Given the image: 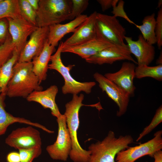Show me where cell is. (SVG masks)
<instances>
[{
    "label": "cell",
    "instance_id": "cell-34",
    "mask_svg": "<svg viewBox=\"0 0 162 162\" xmlns=\"http://www.w3.org/2000/svg\"><path fill=\"white\" fill-rule=\"evenodd\" d=\"M115 0H98L103 11H105L112 7Z\"/></svg>",
    "mask_w": 162,
    "mask_h": 162
},
{
    "label": "cell",
    "instance_id": "cell-38",
    "mask_svg": "<svg viewBox=\"0 0 162 162\" xmlns=\"http://www.w3.org/2000/svg\"><path fill=\"white\" fill-rule=\"evenodd\" d=\"M156 64L158 65L162 64V51L156 61Z\"/></svg>",
    "mask_w": 162,
    "mask_h": 162
},
{
    "label": "cell",
    "instance_id": "cell-29",
    "mask_svg": "<svg viewBox=\"0 0 162 162\" xmlns=\"http://www.w3.org/2000/svg\"><path fill=\"white\" fill-rule=\"evenodd\" d=\"M20 158V162H32L35 158L41 154V146H37L27 149L18 150Z\"/></svg>",
    "mask_w": 162,
    "mask_h": 162
},
{
    "label": "cell",
    "instance_id": "cell-37",
    "mask_svg": "<svg viewBox=\"0 0 162 162\" xmlns=\"http://www.w3.org/2000/svg\"><path fill=\"white\" fill-rule=\"evenodd\" d=\"M27 1L32 8L36 12L38 8L39 0H27Z\"/></svg>",
    "mask_w": 162,
    "mask_h": 162
},
{
    "label": "cell",
    "instance_id": "cell-4",
    "mask_svg": "<svg viewBox=\"0 0 162 162\" xmlns=\"http://www.w3.org/2000/svg\"><path fill=\"white\" fill-rule=\"evenodd\" d=\"M72 6L71 0H39L37 26L49 27L69 20Z\"/></svg>",
    "mask_w": 162,
    "mask_h": 162
},
{
    "label": "cell",
    "instance_id": "cell-18",
    "mask_svg": "<svg viewBox=\"0 0 162 162\" xmlns=\"http://www.w3.org/2000/svg\"><path fill=\"white\" fill-rule=\"evenodd\" d=\"M58 92L57 86L52 85L44 90L32 92L26 99L28 101L38 103L44 109H50L52 115L57 118L61 114L55 101Z\"/></svg>",
    "mask_w": 162,
    "mask_h": 162
},
{
    "label": "cell",
    "instance_id": "cell-3",
    "mask_svg": "<svg viewBox=\"0 0 162 162\" xmlns=\"http://www.w3.org/2000/svg\"><path fill=\"white\" fill-rule=\"evenodd\" d=\"M133 142L131 135H121L117 138L114 132L110 130L103 140L92 143L88 146V150L91 152L89 162H116L117 153L128 148Z\"/></svg>",
    "mask_w": 162,
    "mask_h": 162
},
{
    "label": "cell",
    "instance_id": "cell-11",
    "mask_svg": "<svg viewBox=\"0 0 162 162\" xmlns=\"http://www.w3.org/2000/svg\"><path fill=\"white\" fill-rule=\"evenodd\" d=\"M124 60L137 64L125 44L123 45L114 44L85 60L88 63L98 65L112 64L116 61Z\"/></svg>",
    "mask_w": 162,
    "mask_h": 162
},
{
    "label": "cell",
    "instance_id": "cell-23",
    "mask_svg": "<svg viewBox=\"0 0 162 162\" xmlns=\"http://www.w3.org/2000/svg\"><path fill=\"white\" fill-rule=\"evenodd\" d=\"M155 14L146 16L142 21V24L134 25L139 29L142 33V35L144 40L150 44L153 45L156 43L155 28L156 19Z\"/></svg>",
    "mask_w": 162,
    "mask_h": 162
},
{
    "label": "cell",
    "instance_id": "cell-39",
    "mask_svg": "<svg viewBox=\"0 0 162 162\" xmlns=\"http://www.w3.org/2000/svg\"><path fill=\"white\" fill-rule=\"evenodd\" d=\"M162 1L161 0H159L158 2V7L159 8L162 7Z\"/></svg>",
    "mask_w": 162,
    "mask_h": 162
},
{
    "label": "cell",
    "instance_id": "cell-26",
    "mask_svg": "<svg viewBox=\"0 0 162 162\" xmlns=\"http://www.w3.org/2000/svg\"><path fill=\"white\" fill-rule=\"evenodd\" d=\"M19 9L22 17L28 22L37 26L36 12L27 0H18Z\"/></svg>",
    "mask_w": 162,
    "mask_h": 162
},
{
    "label": "cell",
    "instance_id": "cell-14",
    "mask_svg": "<svg viewBox=\"0 0 162 162\" xmlns=\"http://www.w3.org/2000/svg\"><path fill=\"white\" fill-rule=\"evenodd\" d=\"M135 67L134 63L124 62L118 71L106 73L104 76L123 90L130 97L133 96L136 89L133 82L135 77Z\"/></svg>",
    "mask_w": 162,
    "mask_h": 162
},
{
    "label": "cell",
    "instance_id": "cell-5",
    "mask_svg": "<svg viewBox=\"0 0 162 162\" xmlns=\"http://www.w3.org/2000/svg\"><path fill=\"white\" fill-rule=\"evenodd\" d=\"M63 42L59 45L57 50L51 56V63L49 64L48 69L55 70L59 72L64 80V84L62 88L64 94H77L81 92L88 94L96 84L94 82H81L74 79L70 74V71L74 65L65 66L63 63L61 58Z\"/></svg>",
    "mask_w": 162,
    "mask_h": 162
},
{
    "label": "cell",
    "instance_id": "cell-6",
    "mask_svg": "<svg viewBox=\"0 0 162 162\" xmlns=\"http://www.w3.org/2000/svg\"><path fill=\"white\" fill-rule=\"evenodd\" d=\"M162 131L156 132L154 137L138 146L128 147L118 152L116 162H135L139 158L147 155L153 157L154 154L162 149Z\"/></svg>",
    "mask_w": 162,
    "mask_h": 162
},
{
    "label": "cell",
    "instance_id": "cell-32",
    "mask_svg": "<svg viewBox=\"0 0 162 162\" xmlns=\"http://www.w3.org/2000/svg\"><path fill=\"white\" fill-rule=\"evenodd\" d=\"M124 2L122 0L118 2L116 0L114 2L112 6L113 10L112 13L113 14V16L116 17L117 16L122 17L130 23L135 25V23L130 19L125 12L124 10Z\"/></svg>",
    "mask_w": 162,
    "mask_h": 162
},
{
    "label": "cell",
    "instance_id": "cell-9",
    "mask_svg": "<svg viewBox=\"0 0 162 162\" xmlns=\"http://www.w3.org/2000/svg\"><path fill=\"white\" fill-rule=\"evenodd\" d=\"M33 127L30 125L13 130L5 139V143L18 150L41 146L40 133Z\"/></svg>",
    "mask_w": 162,
    "mask_h": 162
},
{
    "label": "cell",
    "instance_id": "cell-17",
    "mask_svg": "<svg viewBox=\"0 0 162 162\" xmlns=\"http://www.w3.org/2000/svg\"><path fill=\"white\" fill-rule=\"evenodd\" d=\"M94 11L78 26L73 34L64 42L62 46H69L82 44L91 40L97 34L96 18L97 13Z\"/></svg>",
    "mask_w": 162,
    "mask_h": 162
},
{
    "label": "cell",
    "instance_id": "cell-30",
    "mask_svg": "<svg viewBox=\"0 0 162 162\" xmlns=\"http://www.w3.org/2000/svg\"><path fill=\"white\" fill-rule=\"evenodd\" d=\"M71 1L72 8L69 19L71 20L82 15L89 4L88 0H71Z\"/></svg>",
    "mask_w": 162,
    "mask_h": 162
},
{
    "label": "cell",
    "instance_id": "cell-21",
    "mask_svg": "<svg viewBox=\"0 0 162 162\" xmlns=\"http://www.w3.org/2000/svg\"><path fill=\"white\" fill-rule=\"evenodd\" d=\"M55 50V47L49 44L47 40L41 52L32 60L33 71L38 78L40 84L47 78L49 63Z\"/></svg>",
    "mask_w": 162,
    "mask_h": 162
},
{
    "label": "cell",
    "instance_id": "cell-24",
    "mask_svg": "<svg viewBox=\"0 0 162 162\" xmlns=\"http://www.w3.org/2000/svg\"><path fill=\"white\" fill-rule=\"evenodd\" d=\"M23 18L19 9L18 0H0V20Z\"/></svg>",
    "mask_w": 162,
    "mask_h": 162
},
{
    "label": "cell",
    "instance_id": "cell-28",
    "mask_svg": "<svg viewBox=\"0 0 162 162\" xmlns=\"http://www.w3.org/2000/svg\"><path fill=\"white\" fill-rule=\"evenodd\" d=\"M162 122V106L156 110L155 114L149 124L145 127L136 140L138 142L144 136L150 133Z\"/></svg>",
    "mask_w": 162,
    "mask_h": 162
},
{
    "label": "cell",
    "instance_id": "cell-20",
    "mask_svg": "<svg viewBox=\"0 0 162 162\" xmlns=\"http://www.w3.org/2000/svg\"><path fill=\"white\" fill-rule=\"evenodd\" d=\"M6 96V92L0 94V136L5 134L9 126L15 123L26 124L38 128L48 133H53V131L39 123L32 122L23 118L14 116L8 112L5 108L4 100Z\"/></svg>",
    "mask_w": 162,
    "mask_h": 162
},
{
    "label": "cell",
    "instance_id": "cell-35",
    "mask_svg": "<svg viewBox=\"0 0 162 162\" xmlns=\"http://www.w3.org/2000/svg\"><path fill=\"white\" fill-rule=\"evenodd\" d=\"M6 159L7 162H20L19 153L15 152L9 153L7 155Z\"/></svg>",
    "mask_w": 162,
    "mask_h": 162
},
{
    "label": "cell",
    "instance_id": "cell-36",
    "mask_svg": "<svg viewBox=\"0 0 162 162\" xmlns=\"http://www.w3.org/2000/svg\"><path fill=\"white\" fill-rule=\"evenodd\" d=\"M153 158L154 159V162H162V151L161 150L156 152L154 154Z\"/></svg>",
    "mask_w": 162,
    "mask_h": 162
},
{
    "label": "cell",
    "instance_id": "cell-25",
    "mask_svg": "<svg viewBox=\"0 0 162 162\" xmlns=\"http://www.w3.org/2000/svg\"><path fill=\"white\" fill-rule=\"evenodd\" d=\"M135 77L138 79L150 77L161 81L162 80V64L153 66L146 65H138L135 68Z\"/></svg>",
    "mask_w": 162,
    "mask_h": 162
},
{
    "label": "cell",
    "instance_id": "cell-13",
    "mask_svg": "<svg viewBox=\"0 0 162 162\" xmlns=\"http://www.w3.org/2000/svg\"><path fill=\"white\" fill-rule=\"evenodd\" d=\"M96 30L97 35L93 39L79 44L62 46V52L74 53L86 60L114 44L106 40Z\"/></svg>",
    "mask_w": 162,
    "mask_h": 162
},
{
    "label": "cell",
    "instance_id": "cell-8",
    "mask_svg": "<svg viewBox=\"0 0 162 162\" xmlns=\"http://www.w3.org/2000/svg\"><path fill=\"white\" fill-rule=\"evenodd\" d=\"M56 121L58 126L57 139L53 144L46 147V150L52 159L65 161L71 149V140L64 114H61Z\"/></svg>",
    "mask_w": 162,
    "mask_h": 162
},
{
    "label": "cell",
    "instance_id": "cell-33",
    "mask_svg": "<svg viewBox=\"0 0 162 162\" xmlns=\"http://www.w3.org/2000/svg\"><path fill=\"white\" fill-rule=\"evenodd\" d=\"M9 34L7 19L4 18L0 20V45L5 42Z\"/></svg>",
    "mask_w": 162,
    "mask_h": 162
},
{
    "label": "cell",
    "instance_id": "cell-12",
    "mask_svg": "<svg viewBox=\"0 0 162 162\" xmlns=\"http://www.w3.org/2000/svg\"><path fill=\"white\" fill-rule=\"evenodd\" d=\"M49 27H38L32 33L20 52L18 62H31L42 50L47 39Z\"/></svg>",
    "mask_w": 162,
    "mask_h": 162
},
{
    "label": "cell",
    "instance_id": "cell-27",
    "mask_svg": "<svg viewBox=\"0 0 162 162\" xmlns=\"http://www.w3.org/2000/svg\"><path fill=\"white\" fill-rule=\"evenodd\" d=\"M15 49L9 34L5 42L0 45V67L5 63L11 57Z\"/></svg>",
    "mask_w": 162,
    "mask_h": 162
},
{
    "label": "cell",
    "instance_id": "cell-19",
    "mask_svg": "<svg viewBox=\"0 0 162 162\" xmlns=\"http://www.w3.org/2000/svg\"><path fill=\"white\" fill-rule=\"evenodd\" d=\"M88 16L87 15L82 14L66 23L55 24L49 26L47 39L48 44L55 47L65 35L70 32L74 33Z\"/></svg>",
    "mask_w": 162,
    "mask_h": 162
},
{
    "label": "cell",
    "instance_id": "cell-16",
    "mask_svg": "<svg viewBox=\"0 0 162 162\" xmlns=\"http://www.w3.org/2000/svg\"><path fill=\"white\" fill-rule=\"evenodd\" d=\"M124 40L130 53L136 58L138 65H149L154 60V47L145 40L141 34L139 35L136 40H133L131 37L126 36Z\"/></svg>",
    "mask_w": 162,
    "mask_h": 162
},
{
    "label": "cell",
    "instance_id": "cell-7",
    "mask_svg": "<svg viewBox=\"0 0 162 162\" xmlns=\"http://www.w3.org/2000/svg\"><path fill=\"white\" fill-rule=\"evenodd\" d=\"M96 27L97 31L112 44H125L124 40L126 36L125 29L114 16L97 13Z\"/></svg>",
    "mask_w": 162,
    "mask_h": 162
},
{
    "label": "cell",
    "instance_id": "cell-22",
    "mask_svg": "<svg viewBox=\"0 0 162 162\" xmlns=\"http://www.w3.org/2000/svg\"><path fill=\"white\" fill-rule=\"evenodd\" d=\"M20 53L15 49L11 57L0 67V94L6 92L8 83L12 75L14 66L18 62Z\"/></svg>",
    "mask_w": 162,
    "mask_h": 162
},
{
    "label": "cell",
    "instance_id": "cell-2",
    "mask_svg": "<svg viewBox=\"0 0 162 162\" xmlns=\"http://www.w3.org/2000/svg\"><path fill=\"white\" fill-rule=\"evenodd\" d=\"M84 99L82 94L79 96L74 94L72 99L65 105L64 114L72 142L69 156L74 162H89L91 155L89 151L84 149L80 145L77 136L80 125L79 111L81 107L85 105L82 103Z\"/></svg>",
    "mask_w": 162,
    "mask_h": 162
},
{
    "label": "cell",
    "instance_id": "cell-1",
    "mask_svg": "<svg viewBox=\"0 0 162 162\" xmlns=\"http://www.w3.org/2000/svg\"><path fill=\"white\" fill-rule=\"evenodd\" d=\"M43 89L38 78L33 71L32 62H17L7 86L6 96L26 98L32 92Z\"/></svg>",
    "mask_w": 162,
    "mask_h": 162
},
{
    "label": "cell",
    "instance_id": "cell-15",
    "mask_svg": "<svg viewBox=\"0 0 162 162\" xmlns=\"http://www.w3.org/2000/svg\"><path fill=\"white\" fill-rule=\"evenodd\" d=\"M6 19L12 42L15 49L20 53L27 41L28 38L38 27L29 23L23 18Z\"/></svg>",
    "mask_w": 162,
    "mask_h": 162
},
{
    "label": "cell",
    "instance_id": "cell-10",
    "mask_svg": "<svg viewBox=\"0 0 162 162\" xmlns=\"http://www.w3.org/2000/svg\"><path fill=\"white\" fill-rule=\"evenodd\" d=\"M93 77L103 92H105L117 105L118 110L116 113L117 116L119 117L124 115L127 110L130 100L129 95L101 74L96 72L94 74Z\"/></svg>",
    "mask_w": 162,
    "mask_h": 162
},
{
    "label": "cell",
    "instance_id": "cell-31",
    "mask_svg": "<svg viewBox=\"0 0 162 162\" xmlns=\"http://www.w3.org/2000/svg\"><path fill=\"white\" fill-rule=\"evenodd\" d=\"M155 32L158 47L160 50L162 46V7L158 12L156 19Z\"/></svg>",
    "mask_w": 162,
    "mask_h": 162
}]
</instances>
